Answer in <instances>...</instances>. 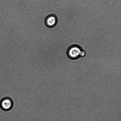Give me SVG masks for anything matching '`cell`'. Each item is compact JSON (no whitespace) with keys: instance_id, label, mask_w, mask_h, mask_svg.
<instances>
[{"instance_id":"6da1fadb","label":"cell","mask_w":121,"mask_h":121,"mask_svg":"<svg viewBox=\"0 0 121 121\" xmlns=\"http://www.w3.org/2000/svg\"><path fill=\"white\" fill-rule=\"evenodd\" d=\"M67 54L70 59L76 60L80 58L85 56V53L79 46L73 45L69 48L68 50Z\"/></svg>"},{"instance_id":"7a4b0ae2","label":"cell","mask_w":121,"mask_h":121,"mask_svg":"<svg viewBox=\"0 0 121 121\" xmlns=\"http://www.w3.org/2000/svg\"><path fill=\"white\" fill-rule=\"evenodd\" d=\"M13 102L10 98H3L0 102V107L2 110L8 111L11 109L13 106Z\"/></svg>"},{"instance_id":"3957f363","label":"cell","mask_w":121,"mask_h":121,"mask_svg":"<svg viewBox=\"0 0 121 121\" xmlns=\"http://www.w3.org/2000/svg\"><path fill=\"white\" fill-rule=\"evenodd\" d=\"M57 22L56 17L54 15H51L48 17L46 19L45 22L46 25L49 27H53L55 26Z\"/></svg>"}]
</instances>
